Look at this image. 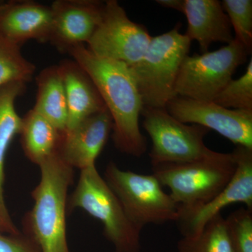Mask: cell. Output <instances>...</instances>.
Wrapping results in <instances>:
<instances>
[{
  "label": "cell",
  "instance_id": "cell-1",
  "mask_svg": "<svg viewBox=\"0 0 252 252\" xmlns=\"http://www.w3.org/2000/svg\"><path fill=\"white\" fill-rule=\"evenodd\" d=\"M67 53L97 88L112 119L116 148L126 155L142 157L147 149L139 124L144 105L128 66L99 57L85 44L73 46Z\"/></svg>",
  "mask_w": 252,
  "mask_h": 252
},
{
  "label": "cell",
  "instance_id": "cell-23",
  "mask_svg": "<svg viewBox=\"0 0 252 252\" xmlns=\"http://www.w3.org/2000/svg\"><path fill=\"white\" fill-rule=\"evenodd\" d=\"M220 2L234 31V39L252 52V0H223Z\"/></svg>",
  "mask_w": 252,
  "mask_h": 252
},
{
  "label": "cell",
  "instance_id": "cell-26",
  "mask_svg": "<svg viewBox=\"0 0 252 252\" xmlns=\"http://www.w3.org/2000/svg\"><path fill=\"white\" fill-rule=\"evenodd\" d=\"M156 1L162 7L176 10L183 13L185 0H157Z\"/></svg>",
  "mask_w": 252,
  "mask_h": 252
},
{
  "label": "cell",
  "instance_id": "cell-22",
  "mask_svg": "<svg viewBox=\"0 0 252 252\" xmlns=\"http://www.w3.org/2000/svg\"><path fill=\"white\" fill-rule=\"evenodd\" d=\"M213 102L227 109L252 111V59L243 75L238 79H231Z\"/></svg>",
  "mask_w": 252,
  "mask_h": 252
},
{
  "label": "cell",
  "instance_id": "cell-24",
  "mask_svg": "<svg viewBox=\"0 0 252 252\" xmlns=\"http://www.w3.org/2000/svg\"><path fill=\"white\" fill-rule=\"evenodd\" d=\"M225 219L232 252H252V210L240 207Z\"/></svg>",
  "mask_w": 252,
  "mask_h": 252
},
{
  "label": "cell",
  "instance_id": "cell-10",
  "mask_svg": "<svg viewBox=\"0 0 252 252\" xmlns=\"http://www.w3.org/2000/svg\"><path fill=\"white\" fill-rule=\"evenodd\" d=\"M232 154L236 168L225 188L203 205L189 210L179 209L176 223L182 237L198 235L210 220L233 204H244L252 210V149L236 146Z\"/></svg>",
  "mask_w": 252,
  "mask_h": 252
},
{
  "label": "cell",
  "instance_id": "cell-28",
  "mask_svg": "<svg viewBox=\"0 0 252 252\" xmlns=\"http://www.w3.org/2000/svg\"><path fill=\"white\" fill-rule=\"evenodd\" d=\"M0 233H2V230H1V225H0Z\"/></svg>",
  "mask_w": 252,
  "mask_h": 252
},
{
  "label": "cell",
  "instance_id": "cell-20",
  "mask_svg": "<svg viewBox=\"0 0 252 252\" xmlns=\"http://www.w3.org/2000/svg\"><path fill=\"white\" fill-rule=\"evenodd\" d=\"M178 252H232L225 219L217 215L194 237H182L177 242Z\"/></svg>",
  "mask_w": 252,
  "mask_h": 252
},
{
  "label": "cell",
  "instance_id": "cell-25",
  "mask_svg": "<svg viewBox=\"0 0 252 252\" xmlns=\"http://www.w3.org/2000/svg\"><path fill=\"white\" fill-rule=\"evenodd\" d=\"M0 252H41L37 245L25 234L0 233Z\"/></svg>",
  "mask_w": 252,
  "mask_h": 252
},
{
  "label": "cell",
  "instance_id": "cell-12",
  "mask_svg": "<svg viewBox=\"0 0 252 252\" xmlns=\"http://www.w3.org/2000/svg\"><path fill=\"white\" fill-rule=\"evenodd\" d=\"M104 2L97 0H56L51 4L49 42L62 52L87 44L102 19Z\"/></svg>",
  "mask_w": 252,
  "mask_h": 252
},
{
  "label": "cell",
  "instance_id": "cell-16",
  "mask_svg": "<svg viewBox=\"0 0 252 252\" xmlns=\"http://www.w3.org/2000/svg\"><path fill=\"white\" fill-rule=\"evenodd\" d=\"M26 84L11 82L0 86V225L3 233L21 234L14 224L4 198L5 161L10 144L22 126V117L15 107L16 99L26 90Z\"/></svg>",
  "mask_w": 252,
  "mask_h": 252
},
{
  "label": "cell",
  "instance_id": "cell-4",
  "mask_svg": "<svg viewBox=\"0 0 252 252\" xmlns=\"http://www.w3.org/2000/svg\"><path fill=\"white\" fill-rule=\"evenodd\" d=\"M180 29L177 25L166 33L152 36L143 57L129 66L144 107L166 108L176 97L177 75L191 44Z\"/></svg>",
  "mask_w": 252,
  "mask_h": 252
},
{
  "label": "cell",
  "instance_id": "cell-13",
  "mask_svg": "<svg viewBox=\"0 0 252 252\" xmlns=\"http://www.w3.org/2000/svg\"><path fill=\"white\" fill-rule=\"evenodd\" d=\"M108 111L96 113L61 134L57 152L68 165L82 170L95 165L112 131Z\"/></svg>",
  "mask_w": 252,
  "mask_h": 252
},
{
  "label": "cell",
  "instance_id": "cell-2",
  "mask_svg": "<svg viewBox=\"0 0 252 252\" xmlns=\"http://www.w3.org/2000/svg\"><path fill=\"white\" fill-rule=\"evenodd\" d=\"M39 167L40 180L31 192L34 205L23 220V234L31 238L41 252H70L66 213L74 169L63 161L57 152Z\"/></svg>",
  "mask_w": 252,
  "mask_h": 252
},
{
  "label": "cell",
  "instance_id": "cell-7",
  "mask_svg": "<svg viewBox=\"0 0 252 252\" xmlns=\"http://www.w3.org/2000/svg\"><path fill=\"white\" fill-rule=\"evenodd\" d=\"M250 54L251 51L234 39L217 51L187 55L176 81V97L213 101Z\"/></svg>",
  "mask_w": 252,
  "mask_h": 252
},
{
  "label": "cell",
  "instance_id": "cell-3",
  "mask_svg": "<svg viewBox=\"0 0 252 252\" xmlns=\"http://www.w3.org/2000/svg\"><path fill=\"white\" fill-rule=\"evenodd\" d=\"M236 162L232 153L212 152L206 157L184 163L152 166L153 175L180 210L195 208L220 193L234 175Z\"/></svg>",
  "mask_w": 252,
  "mask_h": 252
},
{
  "label": "cell",
  "instance_id": "cell-11",
  "mask_svg": "<svg viewBox=\"0 0 252 252\" xmlns=\"http://www.w3.org/2000/svg\"><path fill=\"white\" fill-rule=\"evenodd\" d=\"M180 122L215 130L236 146L252 149V111L225 108L213 101L175 97L166 107Z\"/></svg>",
  "mask_w": 252,
  "mask_h": 252
},
{
  "label": "cell",
  "instance_id": "cell-14",
  "mask_svg": "<svg viewBox=\"0 0 252 252\" xmlns=\"http://www.w3.org/2000/svg\"><path fill=\"white\" fill-rule=\"evenodd\" d=\"M52 26L51 6L36 1H10L0 10V33L20 46L28 40L49 42Z\"/></svg>",
  "mask_w": 252,
  "mask_h": 252
},
{
  "label": "cell",
  "instance_id": "cell-5",
  "mask_svg": "<svg viewBox=\"0 0 252 252\" xmlns=\"http://www.w3.org/2000/svg\"><path fill=\"white\" fill-rule=\"evenodd\" d=\"M81 209L102 223L103 235L114 252H140L139 229L95 165L81 170L75 190L68 198L67 210Z\"/></svg>",
  "mask_w": 252,
  "mask_h": 252
},
{
  "label": "cell",
  "instance_id": "cell-21",
  "mask_svg": "<svg viewBox=\"0 0 252 252\" xmlns=\"http://www.w3.org/2000/svg\"><path fill=\"white\" fill-rule=\"evenodd\" d=\"M36 67L23 56L21 46L0 33V86L11 82L28 83Z\"/></svg>",
  "mask_w": 252,
  "mask_h": 252
},
{
  "label": "cell",
  "instance_id": "cell-17",
  "mask_svg": "<svg viewBox=\"0 0 252 252\" xmlns=\"http://www.w3.org/2000/svg\"><path fill=\"white\" fill-rule=\"evenodd\" d=\"M58 65L67 99L65 132L72 130L93 114L107 108L94 83L74 60H64Z\"/></svg>",
  "mask_w": 252,
  "mask_h": 252
},
{
  "label": "cell",
  "instance_id": "cell-19",
  "mask_svg": "<svg viewBox=\"0 0 252 252\" xmlns=\"http://www.w3.org/2000/svg\"><path fill=\"white\" fill-rule=\"evenodd\" d=\"M20 135L25 155L39 166L57 152L61 133L48 119L32 109L22 118Z\"/></svg>",
  "mask_w": 252,
  "mask_h": 252
},
{
  "label": "cell",
  "instance_id": "cell-9",
  "mask_svg": "<svg viewBox=\"0 0 252 252\" xmlns=\"http://www.w3.org/2000/svg\"><path fill=\"white\" fill-rule=\"evenodd\" d=\"M143 25L133 22L117 0L104 1L103 14L87 43L96 56L131 66L140 61L152 40Z\"/></svg>",
  "mask_w": 252,
  "mask_h": 252
},
{
  "label": "cell",
  "instance_id": "cell-6",
  "mask_svg": "<svg viewBox=\"0 0 252 252\" xmlns=\"http://www.w3.org/2000/svg\"><path fill=\"white\" fill-rule=\"evenodd\" d=\"M104 180L122 203L127 217L141 230L149 224L177 221L179 207L157 177L124 170L109 162Z\"/></svg>",
  "mask_w": 252,
  "mask_h": 252
},
{
  "label": "cell",
  "instance_id": "cell-27",
  "mask_svg": "<svg viewBox=\"0 0 252 252\" xmlns=\"http://www.w3.org/2000/svg\"><path fill=\"white\" fill-rule=\"evenodd\" d=\"M4 3H0V10L1 9V8L4 6Z\"/></svg>",
  "mask_w": 252,
  "mask_h": 252
},
{
  "label": "cell",
  "instance_id": "cell-18",
  "mask_svg": "<svg viewBox=\"0 0 252 252\" xmlns=\"http://www.w3.org/2000/svg\"><path fill=\"white\" fill-rule=\"evenodd\" d=\"M36 81L37 94L33 109L63 133L67 126V104L59 65L50 66L43 69Z\"/></svg>",
  "mask_w": 252,
  "mask_h": 252
},
{
  "label": "cell",
  "instance_id": "cell-8",
  "mask_svg": "<svg viewBox=\"0 0 252 252\" xmlns=\"http://www.w3.org/2000/svg\"><path fill=\"white\" fill-rule=\"evenodd\" d=\"M141 115L144 130L152 140L149 158L152 166L191 162L212 152L204 141L210 132L206 127L184 124L166 108L144 107Z\"/></svg>",
  "mask_w": 252,
  "mask_h": 252
},
{
  "label": "cell",
  "instance_id": "cell-15",
  "mask_svg": "<svg viewBox=\"0 0 252 252\" xmlns=\"http://www.w3.org/2000/svg\"><path fill=\"white\" fill-rule=\"evenodd\" d=\"M183 14L187 20L185 34L196 41L202 54L214 43L234 40L229 18L218 0H185Z\"/></svg>",
  "mask_w": 252,
  "mask_h": 252
}]
</instances>
